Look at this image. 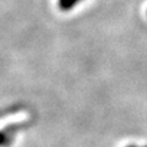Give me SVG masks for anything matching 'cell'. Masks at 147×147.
Here are the masks:
<instances>
[{
    "mask_svg": "<svg viewBox=\"0 0 147 147\" xmlns=\"http://www.w3.org/2000/svg\"><path fill=\"white\" fill-rule=\"evenodd\" d=\"M11 137L12 136H11V134H9V131H0V147L10 144Z\"/></svg>",
    "mask_w": 147,
    "mask_h": 147,
    "instance_id": "cell-2",
    "label": "cell"
},
{
    "mask_svg": "<svg viewBox=\"0 0 147 147\" xmlns=\"http://www.w3.org/2000/svg\"><path fill=\"white\" fill-rule=\"evenodd\" d=\"M81 1L82 0H58V6L60 7L61 11H70Z\"/></svg>",
    "mask_w": 147,
    "mask_h": 147,
    "instance_id": "cell-1",
    "label": "cell"
},
{
    "mask_svg": "<svg viewBox=\"0 0 147 147\" xmlns=\"http://www.w3.org/2000/svg\"><path fill=\"white\" fill-rule=\"evenodd\" d=\"M126 147H147V146H137V145H129Z\"/></svg>",
    "mask_w": 147,
    "mask_h": 147,
    "instance_id": "cell-3",
    "label": "cell"
}]
</instances>
